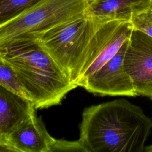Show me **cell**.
Listing matches in <instances>:
<instances>
[{"mask_svg": "<svg viewBox=\"0 0 152 152\" xmlns=\"http://www.w3.org/2000/svg\"><path fill=\"white\" fill-rule=\"evenodd\" d=\"M152 119L125 99L86 107L78 141L86 152H143Z\"/></svg>", "mask_w": 152, "mask_h": 152, "instance_id": "1", "label": "cell"}, {"mask_svg": "<svg viewBox=\"0 0 152 152\" xmlns=\"http://www.w3.org/2000/svg\"><path fill=\"white\" fill-rule=\"evenodd\" d=\"M89 0H40L0 25V45L9 41L39 38L49 30L85 14Z\"/></svg>", "mask_w": 152, "mask_h": 152, "instance_id": "4", "label": "cell"}, {"mask_svg": "<svg viewBox=\"0 0 152 152\" xmlns=\"http://www.w3.org/2000/svg\"><path fill=\"white\" fill-rule=\"evenodd\" d=\"M123 65L137 96L152 100V37L134 28L128 42Z\"/></svg>", "mask_w": 152, "mask_h": 152, "instance_id": "6", "label": "cell"}, {"mask_svg": "<svg viewBox=\"0 0 152 152\" xmlns=\"http://www.w3.org/2000/svg\"><path fill=\"white\" fill-rule=\"evenodd\" d=\"M128 40L110 59L83 81L79 87L100 96H137L132 81L123 65Z\"/></svg>", "mask_w": 152, "mask_h": 152, "instance_id": "5", "label": "cell"}, {"mask_svg": "<svg viewBox=\"0 0 152 152\" xmlns=\"http://www.w3.org/2000/svg\"><path fill=\"white\" fill-rule=\"evenodd\" d=\"M144 151L145 152H152V144L148 145V146H145Z\"/></svg>", "mask_w": 152, "mask_h": 152, "instance_id": "16", "label": "cell"}, {"mask_svg": "<svg viewBox=\"0 0 152 152\" xmlns=\"http://www.w3.org/2000/svg\"><path fill=\"white\" fill-rule=\"evenodd\" d=\"M133 29L134 27L131 22L126 21L119 22L95 59L80 77L77 83V87H79L83 81L95 72L118 52L124 43L129 39Z\"/></svg>", "mask_w": 152, "mask_h": 152, "instance_id": "10", "label": "cell"}, {"mask_svg": "<svg viewBox=\"0 0 152 152\" xmlns=\"http://www.w3.org/2000/svg\"><path fill=\"white\" fill-rule=\"evenodd\" d=\"M55 140L36 112L18 124L7 139L15 152H50Z\"/></svg>", "mask_w": 152, "mask_h": 152, "instance_id": "7", "label": "cell"}, {"mask_svg": "<svg viewBox=\"0 0 152 152\" xmlns=\"http://www.w3.org/2000/svg\"><path fill=\"white\" fill-rule=\"evenodd\" d=\"M131 23L134 28L152 37V5L144 11L134 15Z\"/></svg>", "mask_w": 152, "mask_h": 152, "instance_id": "13", "label": "cell"}, {"mask_svg": "<svg viewBox=\"0 0 152 152\" xmlns=\"http://www.w3.org/2000/svg\"><path fill=\"white\" fill-rule=\"evenodd\" d=\"M151 5L152 0H89L85 15L100 23L115 20L131 22L134 15Z\"/></svg>", "mask_w": 152, "mask_h": 152, "instance_id": "8", "label": "cell"}, {"mask_svg": "<svg viewBox=\"0 0 152 152\" xmlns=\"http://www.w3.org/2000/svg\"><path fill=\"white\" fill-rule=\"evenodd\" d=\"M99 24L84 14L49 30L37 38L77 87L84 55Z\"/></svg>", "mask_w": 152, "mask_h": 152, "instance_id": "3", "label": "cell"}, {"mask_svg": "<svg viewBox=\"0 0 152 152\" xmlns=\"http://www.w3.org/2000/svg\"><path fill=\"white\" fill-rule=\"evenodd\" d=\"M0 55L12 66L36 109L60 104L68 92L77 87L37 38L2 44Z\"/></svg>", "mask_w": 152, "mask_h": 152, "instance_id": "2", "label": "cell"}, {"mask_svg": "<svg viewBox=\"0 0 152 152\" xmlns=\"http://www.w3.org/2000/svg\"><path fill=\"white\" fill-rule=\"evenodd\" d=\"M54 151H78L86 152L84 147L78 140L67 141L55 139L50 152Z\"/></svg>", "mask_w": 152, "mask_h": 152, "instance_id": "14", "label": "cell"}, {"mask_svg": "<svg viewBox=\"0 0 152 152\" xmlns=\"http://www.w3.org/2000/svg\"><path fill=\"white\" fill-rule=\"evenodd\" d=\"M36 109L31 100L0 85V142H7L15 126Z\"/></svg>", "mask_w": 152, "mask_h": 152, "instance_id": "9", "label": "cell"}, {"mask_svg": "<svg viewBox=\"0 0 152 152\" xmlns=\"http://www.w3.org/2000/svg\"><path fill=\"white\" fill-rule=\"evenodd\" d=\"M0 85L30 100L31 99L20 83L12 66L0 55Z\"/></svg>", "mask_w": 152, "mask_h": 152, "instance_id": "11", "label": "cell"}, {"mask_svg": "<svg viewBox=\"0 0 152 152\" xmlns=\"http://www.w3.org/2000/svg\"><path fill=\"white\" fill-rule=\"evenodd\" d=\"M40 0H0V25L15 18Z\"/></svg>", "mask_w": 152, "mask_h": 152, "instance_id": "12", "label": "cell"}, {"mask_svg": "<svg viewBox=\"0 0 152 152\" xmlns=\"http://www.w3.org/2000/svg\"><path fill=\"white\" fill-rule=\"evenodd\" d=\"M15 152V149L7 142H0V152Z\"/></svg>", "mask_w": 152, "mask_h": 152, "instance_id": "15", "label": "cell"}]
</instances>
